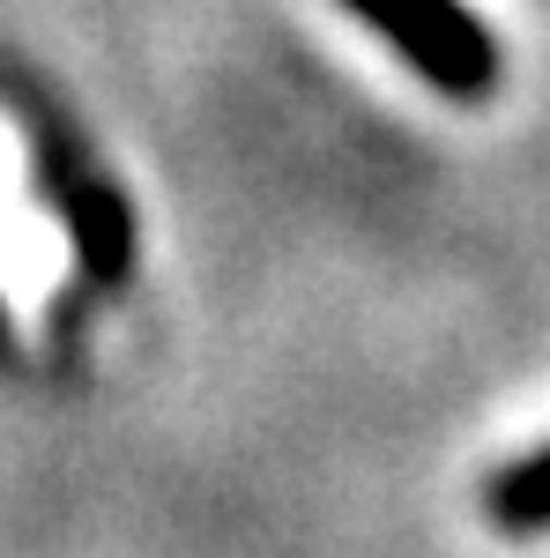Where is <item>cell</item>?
Returning <instances> with one entry per match:
<instances>
[{
  "label": "cell",
  "instance_id": "277c9868",
  "mask_svg": "<svg viewBox=\"0 0 550 558\" xmlns=\"http://www.w3.org/2000/svg\"><path fill=\"white\" fill-rule=\"evenodd\" d=\"M15 357V313H8V291H0V365Z\"/></svg>",
  "mask_w": 550,
  "mask_h": 558
},
{
  "label": "cell",
  "instance_id": "6da1fadb",
  "mask_svg": "<svg viewBox=\"0 0 550 558\" xmlns=\"http://www.w3.org/2000/svg\"><path fill=\"white\" fill-rule=\"evenodd\" d=\"M30 165H38V194L45 209L60 216L68 246H75V268H83L97 291H120L142 260V239H134V202L112 186V179L89 165V149L68 128L38 120L30 128Z\"/></svg>",
  "mask_w": 550,
  "mask_h": 558
},
{
  "label": "cell",
  "instance_id": "7a4b0ae2",
  "mask_svg": "<svg viewBox=\"0 0 550 558\" xmlns=\"http://www.w3.org/2000/svg\"><path fill=\"white\" fill-rule=\"evenodd\" d=\"M342 8L365 15L447 97H491V83H499V45L462 0H342Z\"/></svg>",
  "mask_w": 550,
  "mask_h": 558
},
{
  "label": "cell",
  "instance_id": "3957f363",
  "mask_svg": "<svg viewBox=\"0 0 550 558\" xmlns=\"http://www.w3.org/2000/svg\"><path fill=\"white\" fill-rule=\"evenodd\" d=\"M484 514L499 521L506 536H536V529H550V447L506 462V470L484 484Z\"/></svg>",
  "mask_w": 550,
  "mask_h": 558
}]
</instances>
